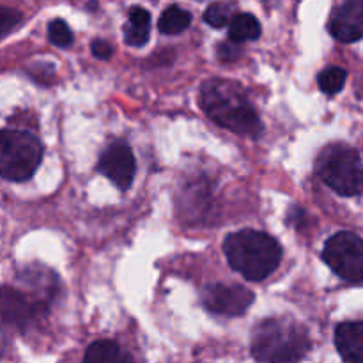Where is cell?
Returning <instances> with one entry per match:
<instances>
[{
	"instance_id": "obj_20",
	"label": "cell",
	"mask_w": 363,
	"mask_h": 363,
	"mask_svg": "<svg viewBox=\"0 0 363 363\" xmlns=\"http://www.w3.org/2000/svg\"><path fill=\"white\" fill-rule=\"evenodd\" d=\"M216 53H218V57L223 62H233V60L241 57V43L233 41V39H225V41H222L218 45Z\"/></svg>"
},
{
	"instance_id": "obj_8",
	"label": "cell",
	"mask_w": 363,
	"mask_h": 363,
	"mask_svg": "<svg viewBox=\"0 0 363 363\" xmlns=\"http://www.w3.org/2000/svg\"><path fill=\"white\" fill-rule=\"evenodd\" d=\"M98 170L103 176L108 177L117 188L128 190L133 183L135 170H137V163H135V156L130 145L123 140L112 142L99 156Z\"/></svg>"
},
{
	"instance_id": "obj_4",
	"label": "cell",
	"mask_w": 363,
	"mask_h": 363,
	"mask_svg": "<svg viewBox=\"0 0 363 363\" xmlns=\"http://www.w3.org/2000/svg\"><path fill=\"white\" fill-rule=\"evenodd\" d=\"M315 172L342 197L363 194V162L350 145L340 142L326 145L315 160Z\"/></svg>"
},
{
	"instance_id": "obj_3",
	"label": "cell",
	"mask_w": 363,
	"mask_h": 363,
	"mask_svg": "<svg viewBox=\"0 0 363 363\" xmlns=\"http://www.w3.org/2000/svg\"><path fill=\"white\" fill-rule=\"evenodd\" d=\"M223 250L230 268L252 282L264 280L282 261V247L279 241L269 234L254 229L229 234L223 243Z\"/></svg>"
},
{
	"instance_id": "obj_15",
	"label": "cell",
	"mask_w": 363,
	"mask_h": 363,
	"mask_svg": "<svg viewBox=\"0 0 363 363\" xmlns=\"http://www.w3.org/2000/svg\"><path fill=\"white\" fill-rule=\"evenodd\" d=\"M347 80V71L339 66H328L318 74V84L325 94H337L344 89V84Z\"/></svg>"
},
{
	"instance_id": "obj_22",
	"label": "cell",
	"mask_w": 363,
	"mask_h": 363,
	"mask_svg": "<svg viewBox=\"0 0 363 363\" xmlns=\"http://www.w3.org/2000/svg\"><path fill=\"white\" fill-rule=\"evenodd\" d=\"M91 50H92V55L98 57V59H101V60H108L113 53L112 45H110V43H106L105 39H94L91 45Z\"/></svg>"
},
{
	"instance_id": "obj_17",
	"label": "cell",
	"mask_w": 363,
	"mask_h": 363,
	"mask_svg": "<svg viewBox=\"0 0 363 363\" xmlns=\"http://www.w3.org/2000/svg\"><path fill=\"white\" fill-rule=\"evenodd\" d=\"M48 39L55 46L67 48L73 45V32L64 20H53L48 25Z\"/></svg>"
},
{
	"instance_id": "obj_10",
	"label": "cell",
	"mask_w": 363,
	"mask_h": 363,
	"mask_svg": "<svg viewBox=\"0 0 363 363\" xmlns=\"http://www.w3.org/2000/svg\"><path fill=\"white\" fill-rule=\"evenodd\" d=\"M330 34L340 43H354L363 39V0L340 4L330 16Z\"/></svg>"
},
{
	"instance_id": "obj_18",
	"label": "cell",
	"mask_w": 363,
	"mask_h": 363,
	"mask_svg": "<svg viewBox=\"0 0 363 363\" xmlns=\"http://www.w3.org/2000/svg\"><path fill=\"white\" fill-rule=\"evenodd\" d=\"M21 13L16 9H11V7L0 6V35H7L11 30L18 27L21 23Z\"/></svg>"
},
{
	"instance_id": "obj_1",
	"label": "cell",
	"mask_w": 363,
	"mask_h": 363,
	"mask_svg": "<svg viewBox=\"0 0 363 363\" xmlns=\"http://www.w3.org/2000/svg\"><path fill=\"white\" fill-rule=\"evenodd\" d=\"M199 101L209 119L222 128L254 138L261 135V119L238 82L209 78L202 84Z\"/></svg>"
},
{
	"instance_id": "obj_11",
	"label": "cell",
	"mask_w": 363,
	"mask_h": 363,
	"mask_svg": "<svg viewBox=\"0 0 363 363\" xmlns=\"http://www.w3.org/2000/svg\"><path fill=\"white\" fill-rule=\"evenodd\" d=\"M335 346L344 363H363V321L340 323L335 330Z\"/></svg>"
},
{
	"instance_id": "obj_21",
	"label": "cell",
	"mask_w": 363,
	"mask_h": 363,
	"mask_svg": "<svg viewBox=\"0 0 363 363\" xmlns=\"http://www.w3.org/2000/svg\"><path fill=\"white\" fill-rule=\"evenodd\" d=\"M128 25H133L138 28H149L151 27V14L144 7H131L130 13H128Z\"/></svg>"
},
{
	"instance_id": "obj_13",
	"label": "cell",
	"mask_w": 363,
	"mask_h": 363,
	"mask_svg": "<svg viewBox=\"0 0 363 363\" xmlns=\"http://www.w3.org/2000/svg\"><path fill=\"white\" fill-rule=\"evenodd\" d=\"M261 35V23L250 13H238L229 23V39L236 43L255 41Z\"/></svg>"
},
{
	"instance_id": "obj_6",
	"label": "cell",
	"mask_w": 363,
	"mask_h": 363,
	"mask_svg": "<svg viewBox=\"0 0 363 363\" xmlns=\"http://www.w3.org/2000/svg\"><path fill=\"white\" fill-rule=\"evenodd\" d=\"M323 259L347 282H363V240L354 233H337L326 241Z\"/></svg>"
},
{
	"instance_id": "obj_23",
	"label": "cell",
	"mask_w": 363,
	"mask_h": 363,
	"mask_svg": "<svg viewBox=\"0 0 363 363\" xmlns=\"http://www.w3.org/2000/svg\"><path fill=\"white\" fill-rule=\"evenodd\" d=\"M305 218V213L303 209L298 208V206H293L289 209V215H287V222L293 223V225H301V220Z\"/></svg>"
},
{
	"instance_id": "obj_5",
	"label": "cell",
	"mask_w": 363,
	"mask_h": 363,
	"mask_svg": "<svg viewBox=\"0 0 363 363\" xmlns=\"http://www.w3.org/2000/svg\"><path fill=\"white\" fill-rule=\"evenodd\" d=\"M43 145L28 131L4 130L0 135V174L7 181H27L43 160Z\"/></svg>"
},
{
	"instance_id": "obj_12",
	"label": "cell",
	"mask_w": 363,
	"mask_h": 363,
	"mask_svg": "<svg viewBox=\"0 0 363 363\" xmlns=\"http://www.w3.org/2000/svg\"><path fill=\"white\" fill-rule=\"evenodd\" d=\"M84 363H133V358L116 340H96L87 347Z\"/></svg>"
},
{
	"instance_id": "obj_2",
	"label": "cell",
	"mask_w": 363,
	"mask_h": 363,
	"mask_svg": "<svg viewBox=\"0 0 363 363\" xmlns=\"http://www.w3.org/2000/svg\"><path fill=\"white\" fill-rule=\"evenodd\" d=\"M311 351V337L289 318H269L252 333V354L259 363H301Z\"/></svg>"
},
{
	"instance_id": "obj_7",
	"label": "cell",
	"mask_w": 363,
	"mask_h": 363,
	"mask_svg": "<svg viewBox=\"0 0 363 363\" xmlns=\"http://www.w3.org/2000/svg\"><path fill=\"white\" fill-rule=\"evenodd\" d=\"M254 293L238 284H209L202 291V303L213 314L234 315L245 314L254 303Z\"/></svg>"
},
{
	"instance_id": "obj_16",
	"label": "cell",
	"mask_w": 363,
	"mask_h": 363,
	"mask_svg": "<svg viewBox=\"0 0 363 363\" xmlns=\"http://www.w3.org/2000/svg\"><path fill=\"white\" fill-rule=\"evenodd\" d=\"M233 18V6L225 2H215L204 11V21L215 28L225 27Z\"/></svg>"
},
{
	"instance_id": "obj_9",
	"label": "cell",
	"mask_w": 363,
	"mask_h": 363,
	"mask_svg": "<svg viewBox=\"0 0 363 363\" xmlns=\"http://www.w3.org/2000/svg\"><path fill=\"white\" fill-rule=\"evenodd\" d=\"M46 311V305L39 300H30V296L13 289L9 286H4L2 289V315L6 325L14 328H27L35 318Z\"/></svg>"
},
{
	"instance_id": "obj_19",
	"label": "cell",
	"mask_w": 363,
	"mask_h": 363,
	"mask_svg": "<svg viewBox=\"0 0 363 363\" xmlns=\"http://www.w3.org/2000/svg\"><path fill=\"white\" fill-rule=\"evenodd\" d=\"M149 35H151V28H138L133 27V25L124 27V41H126V45L135 46V48L144 46L149 41Z\"/></svg>"
},
{
	"instance_id": "obj_14",
	"label": "cell",
	"mask_w": 363,
	"mask_h": 363,
	"mask_svg": "<svg viewBox=\"0 0 363 363\" xmlns=\"http://www.w3.org/2000/svg\"><path fill=\"white\" fill-rule=\"evenodd\" d=\"M191 23V14L188 11L181 9L179 6L167 7L158 20V28L163 34H181L186 30Z\"/></svg>"
}]
</instances>
